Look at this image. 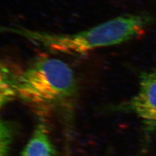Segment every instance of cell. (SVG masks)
Listing matches in <instances>:
<instances>
[{
	"label": "cell",
	"mask_w": 156,
	"mask_h": 156,
	"mask_svg": "<svg viewBox=\"0 0 156 156\" xmlns=\"http://www.w3.org/2000/svg\"><path fill=\"white\" fill-rule=\"evenodd\" d=\"M156 21L148 13L127 14L74 34L50 33L22 27H5L2 31L19 35L53 53L82 56L100 48L119 45L142 34Z\"/></svg>",
	"instance_id": "1"
},
{
	"label": "cell",
	"mask_w": 156,
	"mask_h": 156,
	"mask_svg": "<svg viewBox=\"0 0 156 156\" xmlns=\"http://www.w3.org/2000/svg\"><path fill=\"white\" fill-rule=\"evenodd\" d=\"M78 91L72 68L56 58L38 56L19 73L17 96L37 113L71 106Z\"/></svg>",
	"instance_id": "2"
},
{
	"label": "cell",
	"mask_w": 156,
	"mask_h": 156,
	"mask_svg": "<svg viewBox=\"0 0 156 156\" xmlns=\"http://www.w3.org/2000/svg\"><path fill=\"white\" fill-rule=\"evenodd\" d=\"M139 82L137 93L120 106L137 115L147 131H153L156 129V68L141 73Z\"/></svg>",
	"instance_id": "3"
},
{
	"label": "cell",
	"mask_w": 156,
	"mask_h": 156,
	"mask_svg": "<svg viewBox=\"0 0 156 156\" xmlns=\"http://www.w3.org/2000/svg\"><path fill=\"white\" fill-rule=\"evenodd\" d=\"M54 152L47 129L44 124H40L20 156H53Z\"/></svg>",
	"instance_id": "4"
},
{
	"label": "cell",
	"mask_w": 156,
	"mask_h": 156,
	"mask_svg": "<svg viewBox=\"0 0 156 156\" xmlns=\"http://www.w3.org/2000/svg\"><path fill=\"white\" fill-rule=\"evenodd\" d=\"M19 73L13 71L5 62H1L0 69L1 106L5 105L16 97Z\"/></svg>",
	"instance_id": "5"
},
{
	"label": "cell",
	"mask_w": 156,
	"mask_h": 156,
	"mask_svg": "<svg viewBox=\"0 0 156 156\" xmlns=\"http://www.w3.org/2000/svg\"><path fill=\"white\" fill-rule=\"evenodd\" d=\"M13 135V129L11 124L6 121L1 122L0 156H6L9 150Z\"/></svg>",
	"instance_id": "6"
}]
</instances>
